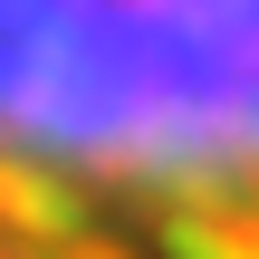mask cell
Wrapping results in <instances>:
<instances>
[{"instance_id":"6da1fadb","label":"cell","mask_w":259,"mask_h":259,"mask_svg":"<svg viewBox=\"0 0 259 259\" xmlns=\"http://www.w3.org/2000/svg\"><path fill=\"white\" fill-rule=\"evenodd\" d=\"M0 192L125 259H259V0H0Z\"/></svg>"},{"instance_id":"7a4b0ae2","label":"cell","mask_w":259,"mask_h":259,"mask_svg":"<svg viewBox=\"0 0 259 259\" xmlns=\"http://www.w3.org/2000/svg\"><path fill=\"white\" fill-rule=\"evenodd\" d=\"M0 259H125V250H106V240L67 231L58 211H38V202H19V192H0Z\"/></svg>"}]
</instances>
